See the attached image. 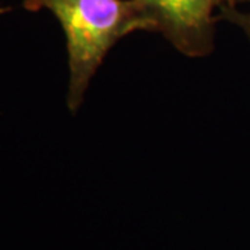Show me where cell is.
I'll list each match as a JSON object with an SVG mask.
<instances>
[{"label":"cell","instance_id":"6da1fadb","mask_svg":"<svg viewBox=\"0 0 250 250\" xmlns=\"http://www.w3.org/2000/svg\"><path fill=\"white\" fill-rule=\"evenodd\" d=\"M24 9L53 13L60 22L68 56L67 107H81L108 52L129 34L153 32L139 0H25Z\"/></svg>","mask_w":250,"mask_h":250},{"label":"cell","instance_id":"7a4b0ae2","mask_svg":"<svg viewBox=\"0 0 250 250\" xmlns=\"http://www.w3.org/2000/svg\"><path fill=\"white\" fill-rule=\"evenodd\" d=\"M153 32L189 59H203L215 46L217 0H139Z\"/></svg>","mask_w":250,"mask_h":250},{"label":"cell","instance_id":"3957f363","mask_svg":"<svg viewBox=\"0 0 250 250\" xmlns=\"http://www.w3.org/2000/svg\"><path fill=\"white\" fill-rule=\"evenodd\" d=\"M218 20H225L238 28H241L243 34L250 41V10L241 11L236 7H223L218 13Z\"/></svg>","mask_w":250,"mask_h":250},{"label":"cell","instance_id":"277c9868","mask_svg":"<svg viewBox=\"0 0 250 250\" xmlns=\"http://www.w3.org/2000/svg\"><path fill=\"white\" fill-rule=\"evenodd\" d=\"M242 3H250V0H217V9L223 7H236Z\"/></svg>","mask_w":250,"mask_h":250},{"label":"cell","instance_id":"5b68a950","mask_svg":"<svg viewBox=\"0 0 250 250\" xmlns=\"http://www.w3.org/2000/svg\"><path fill=\"white\" fill-rule=\"evenodd\" d=\"M10 7H0V14H4V13H7V11H10Z\"/></svg>","mask_w":250,"mask_h":250}]
</instances>
